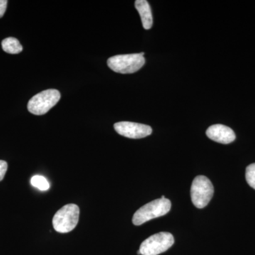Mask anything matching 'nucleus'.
<instances>
[{
	"label": "nucleus",
	"instance_id": "nucleus-1",
	"mask_svg": "<svg viewBox=\"0 0 255 255\" xmlns=\"http://www.w3.org/2000/svg\"><path fill=\"white\" fill-rule=\"evenodd\" d=\"M171 201L167 199H158L140 208L133 215L132 223L140 226L150 220L164 216L170 211Z\"/></svg>",
	"mask_w": 255,
	"mask_h": 255
},
{
	"label": "nucleus",
	"instance_id": "nucleus-2",
	"mask_svg": "<svg viewBox=\"0 0 255 255\" xmlns=\"http://www.w3.org/2000/svg\"><path fill=\"white\" fill-rule=\"evenodd\" d=\"M144 53L118 55L109 58L107 65L116 73H134L138 71L145 63Z\"/></svg>",
	"mask_w": 255,
	"mask_h": 255
},
{
	"label": "nucleus",
	"instance_id": "nucleus-3",
	"mask_svg": "<svg viewBox=\"0 0 255 255\" xmlns=\"http://www.w3.org/2000/svg\"><path fill=\"white\" fill-rule=\"evenodd\" d=\"M80 209L76 204L64 206L57 211L53 219V226L57 232L67 233L73 231L79 222Z\"/></svg>",
	"mask_w": 255,
	"mask_h": 255
},
{
	"label": "nucleus",
	"instance_id": "nucleus-4",
	"mask_svg": "<svg viewBox=\"0 0 255 255\" xmlns=\"http://www.w3.org/2000/svg\"><path fill=\"white\" fill-rule=\"evenodd\" d=\"M212 183L205 176H198L193 181L191 187V197L193 204L198 209L205 208L214 196Z\"/></svg>",
	"mask_w": 255,
	"mask_h": 255
},
{
	"label": "nucleus",
	"instance_id": "nucleus-5",
	"mask_svg": "<svg viewBox=\"0 0 255 255\" xmlns=\"http://www.w3.org/2000/svg\"><path fill=\"white\" fill-rule=\"evenodd\" d=\"M60 93L58 90H47L33 96L28 102L27 108L30 113L41 116L46 114L59 102Z\"/></svg>",
	"mask_w": 255,
	"mask_h": 255
},
{
	"label": "nucleus",
	"instance_id": "nucleus-6",
	"mask_svg": "<svg viewBox=\"0 0 255 255\" xmlns=\"http://www.w3.org/2000/svg\"><path fill=\"white\" fill-rule=\"evenodd\" d=\"M174 243V237L171 233H157L142 242L139 252L142 255H158L169 250Z\"/></svg>",
	"mask_w": 255,
	"mask_h": 255
},
{
	"label": "nucleus",
	"instance_id": "nucleus-7",
	"mask_svg": "<svg viewBox=\"0 0 255 255\" xmlns=\"http://www.w3.org/2000/svg\"><path fill=\"white\" fill-rule=\"evenodd\" d=\"M114 129L119 135L132 139L142 138L152 133V128L145 124L122 122L114 124Z\"/></svg>",
	"mask_w": 255,
	"mask_h": 255
},
{
	"label": "nucleus",
	"instance_id": "nucleus-8",
	"mask_svg": "<svg viewBox=\"0 0 255 255\" xmlns=\"http://www.w3.org/2000/svg\"><path fill=\"white\" fill-rule=\"evenodd\" d=\"M206 135L211 140L219 143L229 144L236 140V134L232 129L222 124L210 127L206 130Z\"/></svg>",
	"mask_w": 255,
	"mask_h": 255
},
{
	"label": "nucleus",
	"instance_id": "nucleus-9",
	"mask_svg": "<svg viewBox=\"0 0 255 255\" xmlns=\"http://www.w3.org/2000/svg\"><path fill=\"white\" fill-rule=\"evenodd\" d=\"M135 6L141 18L143 28L147 30L150 29L153 23V18L148 1L146 0H136Z\"/></svg>",
	"mask_w": 255,
	"mask_h": 255
},
{
	"label": "nucleus",
	"instance_id": "nucleus-10",
	"mask_svg": "<svg viewBox=\"0 0 255 255\" xmlns=\"http://www.w3.org/2000/svg\"><path fill=\"white\" fill-rule=\"evenodd\" d=\"M2 49L9 54H18L23 50V47L16 38L13 37L5 38L1 42Z\"/></svg>",
	"mask_w": 255,
	"mask_h": 255
},
{
	"label": "nucleus",
	"instance_id": "nucleus-11",
	"mask_svg": "<svg viewBox=\"0 0 255 255\" xmlns=\"http://www.w3.org/2000/svg\"><path fill=\"white\" fill-rule=\"evenodd\" d=\"M31 183L33 187L37 188L41 191H47L49 189L50 184L48 180L41 175L33 176L31 178Z\"/></svg>",
	"mask_w": 255,
	"mask_h": 255
},
{
	"label": "nucleus",
	"instance_id": "nucleus-12",
	"mask_svg": "<svg viewBox=\"0 0 255 255\" xmlns=\"http://www.w3.org/2000/svg\"><path fill=\"white\" fill-rule=\"evenodd\" d=\"M246 177L250 187L255 189V163L250 164L247 167Z\"/></svg>",
	"mask_w": 255,
	"mask_h": 255
},
{
	"label": "nucleus",
	"instance_id": "nucleus-13",
	"mask_svg": "<svg viewBox=\"0 0 255 255\" xmlns=\"http://www.w3.org/2000/svg\"><path fill=\"white\" fill-rule=\"evenodd\" d=\"M7 162L4 160H0V182L4 179L6 171H7Z\"/></svg>",
	"mask_w": 255,
	"mask_h": 255
},
{
	"label": "nucleus",
	"instance_id": "nucleus-14",
	"mask_svg": "<svg viewBox=\"0 0 255 255\" xmlns=\"http://www.w3.org/2000/svg\"><path fill=\"white\" fill-rule=\"evenodd\" d=\"M8 1L6 0H0V18L4 16L7 6Z\"/></svg>",
	"mask_w": 255,
	"mask_h": 255
}]
</instances>
